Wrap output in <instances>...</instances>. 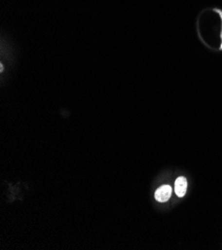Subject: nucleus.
Listing matches in <instances>:
<instances>
[{
    "instance_id": "f257e3e1",
    "label": "nucleus",
    "mask_w": 222,
    "mask_h": 250,
    "mask_svg": "<svg viewBox=\"0 0 222 250\" xmlns=\"http://www.w3.org/2000/svg\"><path fill=\"white\" fill-rule=\"evenodd\" d=\"M171 193H172L171 186L166 184V185L161 186L160 189L157 190V192H155V194H154V197L160 202H166L169 199Z\"/></svg>"
},
{
    "instance_id": "f03ea898",
    "label": "nucleus",
    "mask_w": 222,
    "mask_h": 250,
    "mask_svg": "<svg viewBox=\"0 0 222 250\" xmlns=\"http://www.w3.org/2000/svg\"><path fill=\"white\" fill-rule=\"evenodd\" d=\"M187 190V180L185 177L177 178L174 183V192L177 196L183 197L185 196Z\"/></svg>"
},
{
    "instance_id": "7ed1b4c3",
    "label": "nucleus",
    "mask_w": 222,
    "mask_h": 250,
    "mask_svg": "<svg viewBox=\"0 0 222 250\" xmlns=\"http://www.w3.org/2000/svg\"><path fill=\"white\" fill-rule=\"evenodd\" d=\"M215 10H216V12L218 13V15H219V17H220V19H221V21H222V11H221L220 9H218V8H215ZM220 50H222V33H221V45H220Z\"/></svg>"
}]
</instances>
